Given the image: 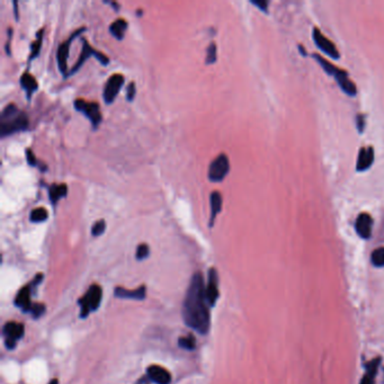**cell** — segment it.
I'll return each mask as SVG.
<instances>
[{
	"label": "cell",
	"mask_w": 384,
	"mask_h": 384,
	"mask_svg": "<svg viewBox=\"0 0 384 384\" xmlns=\"http://www.w3.org/2000/svg\"><path fill=\"white\" fill-rule=\"evenodd\" d=\"M209 305L203 275L200 272L195 273L184 301L183 318L188 327L201 335H206L210 329Z\"/></svg>",
	"instance_id": "cell-1"
},
{
	"label": "cell",
	"mask_w": 384,
	"mask_h": 384,
	"mask_svg": "<svg viewBox=\"0 0 384 384\" xmlns=\"http://www.w3.org/2000/svg\"><path fill=\"white\" fill-rule=\"evenodd\" d=\"M29 127V117L15 104H9L4 108L0 116V134L2 137L25 131Z\"/></svg>",
	"instance_id": "cell-2"
},
{
	"label": "cell",
	"mask_w": 384,
	"mask_h": 384,
	"mask_svg": "<svg viewBox=\"0 0 384 384\" xmlns=\"http://www.w3.org/2000/svg\"><path fill=\"white\" fill-rule=\"evenodd\" d=\"M322 68L325 69V71L328 73V75L335 77V79L337 80V82H338V85L347 95L349 96L356 95V92H357V90H356V86L354 85V82L349 79L346 71L341 70V69L339 68H336L334 64H331L328 61L323 62Z\"/></svg>",
	"instance_id": "cell-3"
},
{
	"label": "cell",
	"mask_w": 384,
	"mask_h": 384,
	"mask_svg": "<svg viewBox=\"0 0 384 384\" xmlns=\"http://www.w3.org/2000/svg\"><path fill=\"white\" fill-rule=\"evenodd\" d=\"M73 105H75V108L78 112H81L86 115L87 118L91 122L94 129H96L101 123L103 117H101L100 107L95 101H86L82 98H77Z\"/></svg>",
	"instance_id": "cell-4"
},
{
	"label": "cell",
	"mask_w": 384,
	"mask_h": 384,
	"mask_svg": "<svg viewBox=\"0 0 384 384\" xmlns=\"http://www.w3.org/2000/svg\"><path fill=\"white\" fill-rule=\"evenodd\" d=\"M230 170V163L229 158L225 154H221L212 161L209 167V173L207 177L213 183H219L224 179Z\"/></svg>",
	"instance_id": "cell-5"
},
{
	"label": "cell",
	"mask_w": 384,
	"mask_h": 384,
	"mask_svg": "<svg viewBox=\"0 0 384 384\" xmlns=\"http://www.w3.org/2000/svg\"><path fill=\"white\" fill-rule=\"evenodd\" d=\"M82 44L84 45H82V51L80 53V57L79 59H78V61L76 62L75 66H73V68L71 69V71L69 72V75H73V73H76L78 70H79L82 64L85 63L86 60L89 59L90 57H95L101 64H103V66H107L109 62V59L106 57L105 54L96 51L89 43L87 42L86 39H82Z\"/></svg>",
	"instance_id": "cell-6"
},
{
	"label": "cell",
	"mask_w": 384,
	"mask_h": 384,
	"mask_svg": "<svg viewBox=\"0 0 384 384\" xmlns=\"http://www.w3.org/2000/svg\"><path fill=\"white\" fill-rule=\"evenodd\" d=\"M86 29L85 27H82V29H79L77 30L75 33L71 34L70 38H69L67 41H64L63 43L60 44L59 46V50H58V55H57V59H58V67L60 69V71H61L62 75L64 76H68V64H67V61H68V57H69V50H70V44L73 40L76 39V36H78L79 34H81L82 32H85Z\"/></svg>",
	"instance_id": "cell-7"
},
{
	"label": "cell",
	"mask_w": 384,
	"mask_h": 384,
	"mask_svg": "<svg viewBox=\"0 0 384 384\" xmlns=\"http://www.w3.org/2000/svg\"><path fill=\"white\" fill-rule=\"evenodd\" d=\"M124 76L121 73H115V75L110 76L108 78L107 82H106L104 88V100L106 104H112L113 101L116 98L117 94L121 90L122 86L124 85Z\"/></svg>",
	"instance_id": "cell-8"
},
{
	"label": "cell",
	"mask_w": 384,
	"mask_h": 384,
	"mask_svg": "<svg viewBox=\"0 0 384 384\" xmlns=\"http://www.w3.org/2000/svg\"><path fill=\"white\" fill-rule=\"evenodd\" d=\"M24 325L23 323L7 322L4 326L3 334L8 349H13L16 346L17 340H20L24 336Z\"/></svg>",
	"instance_id": "cell-9"
},
{
	"label": "cell",
	"mask_w": 384,
	"mask_h": 384,
	"mask_svg": "<svg viewBox=\"0 0 384 384\" xmlns=\"http://www.w3.org/2000/svg\"><path fill=\"white\" fill-rule=\"evenodd\" d=\"M313 40L314 43L317 44L318 48L320 49L322 52H325L332 59L339 58V52L337 51L335 44L332 43L330 40H328L318 29H313Z\"/></svg>",
	"instance_id": "cell-10"
},
{
	"label": "cell",
	"mask_w": 384,
	"mask_h": 384,
	"mask_svg": "<svg viewBox=\"0 0 384 384\" xmlns=\"http://www.w3.org/2000/svg\"><path fill=\"white\" fill-rule=\"evenodd\" d=\"M205 292L210 307H214L215 302L219 299V277H217V272L214 268H211L209 271V280H207Z\"/></svg>",
	"instance_id": "cell-11"
},
{
	"label": "cell",
	"mask_w": 384,
	"mask_h": 384,
	"mask_svg": "<svg viewBox=\"0 0 384 384\" xmlns=\"http://www.w3.org/2000/svg\"><path fill=\"white\" fill-rule=\"evenodd\" d=\"M147 374L149 380L156 384H169L171 381V375L167 369L158 366V365H151L148 367Z\"/></svg>",
	"instance_id": "cell-12"
},
{
	"label": "cell",
	"mask_w": 384,
	"mask_h": 384,
	"mask_svg": "<svg viewBox=\"0 0 384 384\" xmlns=\"http://www.w3.org/2000/svg\"><path fill=\"white\" fill-rule=\"evenodd\" d=\"M372 225L373 220L368 213H362L356 220V231L359 234V237L363 239H368L372 234Z\"/></svg>",
	"instance_id": "cell-13"
},
{
	"label": "cell",
	"mask_w": 384,
	"mask_h": 384,
	"mask_svg": "<svg viewBox=\"0 0 384 384\" xmlns=\"http://www.w3.org/2000/svg\"><path fill=\"white\" fill-rule=\"evenodd\" d=\"M32 292H33V290H32V286L30 284L29 286L23 288L20 292H18L17 297L15 299L16 307L21 308L24 312H30L32 309V305H33L31 300Z\"/></svg>",
	"instance_id": "cell-14"
},
{
	"label": "cell",
	"mask_w": 384,
	"mask_h": 384,
	"mask_svg": "<svg viewBox=\"0 0 384 384\" xmlns=\"http://www.w3.org/2000/svg\"><path fill=\"white\" fill-rule=\"evenodd\" d=\"M374 161V150L372 147H364L359 150L358 159H357V168L358 171H364L371 167Z\"/></svg>",
	"instance_id": "cell-15"
},
{
	"label": "cell",
	"mask_w": 384,
	"mask_h": 384,
	"mask_svg": "<svg viewBox=\"0 0 384 384\" xmlns=\"http://www.w3.org/2000/svg\"><path fill=\"white\" fill-rule=\"evenodd\" d=\"M381 358H374L371 362L365 365V374L359 384H375V377L377 374L378 366H380Z\"/></svg>",
	"instance_id": "cell-16"
},
{
	"label": "cell",
	"mask_w": 384,
	"mask_h": 384,
	"mask_svg": "<svg viewBox=\"0 0 384 384\" xmlns=\"http://www.w3.org/2000/svg\"><path fill=\"white\" fill-rule=\"evenodd\" d=\"M101 297H103V292H101V288L98 285H91L89 290L87 291L84 298L89 304L91 311H96L99 308Z\"/></svg>",
	"instance_id": "cell-17"
},
{
	"label": "cell",
	"mask_w": 384,
	"mask_h": 384,
	"mask_svg": "<svg viewBox=\"0 0 384 384\" xmlns=\"http://www.w3.org/2000/svg\"><path fill=\"white\" fill-rule=\"evenodd\" d=\"M115 297L119 299H132L143 300L146 298V286H140L138 290H126L123 288L115 289Z\"/></svg>",
	"instance_id": "cell-18"
},
{
	"label": "cell",
	"mask_w": 384,
	"mask_h": 384,
	"mask_svg": "<svg viewBox=\"0 0 384 384\" xmlns=\"http://www.w3.org/2000/svg\"><path fill=\"white\" fill-rule=\"evenodd\" d=\"M21 85L25 89L26 97L29 100L31 99V97H32V95H33V92L35 90H38V88H39L38 81H36L35 78L32 76L29 71H25L24 73H23V76L21 77Z\"/></svg>",
	"instance_id": "cell-19"
},
{
	"label": "cell",
	"mask_w": 384,
	"mask_h": 384,
	"mask_svg": "<svg viewBox=\"0 0 384 384\" xmlns=\"http://www.w3.org/2000/svg\"><path fill=\"white\" fill-rule=\"evenodd\" d=\"M68 193V186L66 184H52L49 187V196L51 203L53 205L57 204V203L61 200L62 197L67 196Z\"/></svg>",
	"instance_id": "cell-20"
},
{
	"label": "cell",
	"mask_w": 384,
	"mask_h": 384,
	"mask_svg": "<svg viewBox=\"0 0 384 384\" xmlns=\"http://www.w3.org/2000/svg\"><path fill=\"white\" fill-rule=\"evenodd\" d=\"M210 203H211V217H210V222L209 224L212 228L214 224V221L216 219V215L220 213L222 210V196L219 192H213L211 194L210 197Z\"/></svg>",
	"instance_id": "cell-21"
},
{
	"label": "cell",
	"mask_w": 384,
	"mask_h": 384,
	"mask_svg": "<svg viewBox=\"0 0 384 384\" xmlns=\"http://www.w3.org/2000/svg\"><path fill=\"white\" fill-rule=\"evenodd\" d=\"M126 29H127V22L125 20H123V18H118V20H116L110 24L109 32L115 39L123 40Z\"/></svg>",
	"instance_id": "cell-22"
},
{
	"label": "cell",
	"mask_w": 384,
	"mask_h": 384,
	"mask_svg": "<svg viewBox=\"0 0 384 384\" xmlns=\"http://www.w3.org/2000/svg\"><path fill=\"white\" fill-rule=\"evenodd\" d=\"M43 32L44 30H40L36 34V40L31 45V55H30V61L35 58L39 57L41 48H42V40H43Z\"/></svg>",
	"instance_id": "cell-23"
},
{
	"label": "cell",
	"mask_w": 384,
	"mask_h": 384,
	"mask_svg": "<svg viewBox=\"0 0 384 384\" xmlns=\"http://www.w3.org/2000/svg\"><path fill=\"white\" fill-rule=\"evenodd\" d=\"M25 155H26V160L29 163L30 166H33V167H38L42 173H45L48 170V166H46L42 161L38 160V158L34 156L33 152H32L31 149H26L25 150Z\"/></svg>",
	"instance_id": "cell-24"
},
{
	"label": "cell",
	"mask_w": 384,
	"mask_h": 384,
	"mask_svg": "<svg viewBox=\"0 0 384 384\" xmlns=\"http://www.w3.org/2000/svg\"><path fill=\"white\" fill-rule=\"evenodd\" d=\"M48 211H46L44 207H38V209H34L31 212L30 219L32 222H34V223H40V222H43L48 219Z\"/></svg>",
	"instance_id": "cell-25"
},
{
	"label": "cell",
	"mask_w": 384,
	"mask_h": 384,
	"mask_svg": "<svg viewBox=\"0 0 384 384\" xmlns=\"http://www.w3.org/2000/svg\"><path fill=\"white\" fill-rule=\"evenodd\" d=\"M372 263L376 267H384V247L377 248L372 252Z\"/></svg>",
	"instance_id": "cell-26"
},
{
	"label": "cell",
	"mask_w": 384,
	"mask_h": 384,
	"mask_svg": "<svg viewBox=\"0 0 384 384\" xmlns=\"http://www.w3.org/2000/svg\"><path fill=\"white\" fill-rule=\"evenodd\" d=\"M178 345L184 349L193 350V349H195V347H196V340L193 336L182 337V338H179V340H178Z\"/></svg>",
	"instance_id": "cell-27"
},
{
	"label": "cell",
	"mask_w": 384,
	"mask_h": 384,
	"mask_svg": "<svg viewBox=\"0 0 384 384\" xmlns=\"http://www.w3.org/2000/svg\"><path fill=\"white\" fill-rule=\"evenodd\" d=\"M216 51H217L216 44L212 42L209 45V48H207V50H206V59H205V63L206 64H212V63H214L216 61V59H217Z\"/></svg>",
	"instance_id": "cell-28"
},
{
	"label": "cell",
	"mask_w": 384,
	"mask_h": 384,
	"mask_svg": "<svg viewBox=\"0 0 384 384\" xmlns=\"http://www.w3.org/2000/svg\"><path fill=\"white\" fill-rule=\"evenodd\" d=\"M105 229H106L105 220H98L94 225H92L91 234L94 235V237H98V235H101L104 233Z\"/></svg>",
	"instance_id": "cell-29"
},
{
	"label": "cell",
	"mask_w": 384,
	"mask_h": 384,
	"mask_svg": "<svg viewBox=\"0 0 384 384\" xmlns=\"http://www.w3.org/2000/svg\"><path fill=\"white\" fill-rule=\"evenodd\" d=\"M149 253H150V249H149V246H148L147 243L139 244L138 248H137V253H136L138 261L146 259L148 256H149Z\"/></svg>",
	"instance_id": "cell-30"
},
{
	"label": "cell",
	"mask_w": 384,
	"mask_h": 384,
	"mask_svg": "<svg viewBox=\"0 0 384 384\" xmlns=\"http://www.w3.org/2000/svg\"><path fill=\"white\" fill-rule=\"evenodd\" d=\"M30 312L32 313V316H33L34 319H39L40 317H42L43 313L45 312V305L42 303L33 304Z\"/></svg>",
	"instance_id": "cell-31"
},
{
	"label": "cell",
	"mask_w": 384,
	"mask_h": 384,
	"mask_svg": "<svg viewBox=\"0 0 384 384\" xmlns=\"http://www.w3.org/2000/svg\"><path fill=\"white\" fill-rule=\"evenodd\" d=\"M136 94H137L136 82L131 81L127 85V88H126V98H127V100L129 101H132L134 99V97H136Z\"/></svg>",
	"instance_id": "cell-32"
},
{
	"label": "cell",
	"mask_w": 384,
	"mask_h": 384,
	"mask_svg": "<svg viewBox=\"0 0 384 384\" xmlns=\"http://www.w3.org/2000/svg\"><path fill=\"white\" fill-rule=\"evenodd\" d=\"M356 125H357V129L359 133H362L364 131V127H365V117L363 116L362 114L357 115V117H356Z\"/></svg>",
	"instance_id": "cell-33"
},
{
	"label": "cell",
	"mask_w": 384,
	"mask_h": 384,
	"mask_svg": "<svg viewBox=\"0 0 384 384\" xmlns=\"http://www.w3.org/2000/svg\"><path fill=\"white\" fill-rule=\"evenodd\" d=\"M251 4H253V5H255V6L259 7L264 12L267 11L268 3L266 2V0H251Z\"/></svg>",
	"instance_id": "cell-34"
},
{
	"label": "cell",
	"mask_w": 384,
	"mask_h": 384,
	"mask_svg": "<svg viewBox=\"0 0 384 384\" xmlns=\"http://www.w3.org/2000/svg\"><path fill=\"white\" fill-rule=\"evenodd\" d=\"M12 35H13V29H8V41L6 43V53L8 55H12V51H11V41H12Z\"/></svg>",
	"instance_id": "cell-35"
},
{
	"label": "cell",
	"mask_w": 384,
	"mask_h": 384,
	"mask_svg": "<svg viewBox=\"0 0 384 384\" xmlns=\"http://www.w3.org/2000/svg\"><path fill=\"white\" fill-rule=\"evenodd\" d=\"M18 4L16 3V2H14V9H15V11H14V12H15V17H16V21H18V20H20V13H18Z\"/></svg>",
	"instance_id": "cell-36"
},
{
	"label": "cell",
	"mask_w": 384,
	"mask_h": 384,
	"mask_svg": "<svg viewBox=\"0 0 384 384\" xmlns=\"http://www.w3.org/2000/svg\"><path fill=\"white\" fill-rule=\"evenodd\" d=\"M136 384H150V383H149V377H145V376H143V377H141L140 380H139Z\"/></svg>",
	"instance_id": "cell-37"
},
{
	"label": "cell",
	"mask_w": 384,
	"mask_h": 384,
	"mask_svg": "<svg viewBox=\"0 0 384 384\" xmlns=\"http://www.w3.org/2000/svg\"><path fill=\"white\" fill-rule=\"evenodd\" d=\"M50 384H58V380H52L50 382Z\"/></svg>",
	"instance_id": "cell-38"
}]
</instances>
